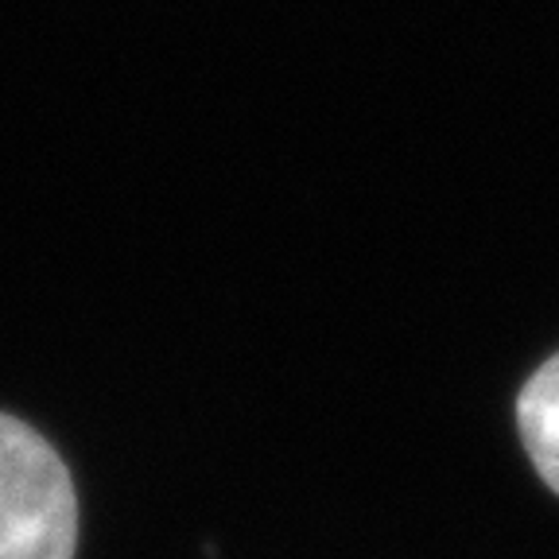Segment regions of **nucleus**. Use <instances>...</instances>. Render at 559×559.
Listing matches in <instances>:
<instances>
[{
    "label": "nucleus",
    "mask_w": 559,
    "mask_h": 559,
    "mask_svg": "<svg viewBox=\"0 0 559 559\" xmlns=\"http://www.w3.org/2000/svg\"><path fill=\"white\" fill-rule=\"evenodd\" d=\"M79 501L39 431L0 412V559H74Z\"/></svg>",
    "instance_id": "nucleus-1"
},
{
    "label": "nucleus",
    "mask_w": 559,
    "mask_h": 559,
    "mask_svg": "<svg viewBox=\"0 0 559 559\" xmlns=\"http://www.w3.org/2000/svg\"><path fill=\"white\" fill-rule=\"evenodd\" d=\"M516 424H521L524 451L533 454L540 478L559 493V354L544 361L533 381L524 384Z\"/></svg>",
    "instance_id": "nucleus-2"
}]
</instances>
